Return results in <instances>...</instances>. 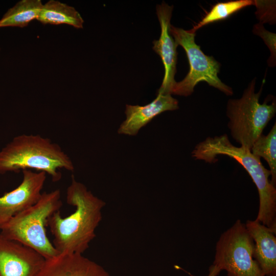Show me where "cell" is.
Here are the masks:
<instances>
[{
	"mask_svg": "<svg viewBox=\"0 0 276 276\" xmlns=\"http://www.w3.org/2000/svg\"><path fill=\"white\" fill-rule=\"evenodd\" d=\"M251 153L263 157L267 162L271 172V182L276 185V125L272 127L267 135L262 134L254 143Z\"/></svg>",
	"mask_w": 276,
	"mask_h": 276,
	"instance_id": "2e32d148",
	"label": "cell"
},
{
	"mask_svg": "<svg viewBox=\"0 0 276 276\" xmlns=\"http://www.w3.org/2000/svg\"><path fill=\"white\" fill-rule=\"evenodd\" d=\"M22 172L20 183L0 197V225L35 204L41 196L47 174L31 170Z\"/></svg>",
	"mask_w": 276,
	"mask_h": 276,
	"instance_id": "ba28073f",
	"label": "cell"
},
{
	"mask_svg": "<svg viewBox=\"0 0 276 276\" xmlns=\"http://www.w3.org/2000/svg\"><path fill=\"white\" fill-rule=\"evenodd\" d=\"M169 32L178 45L185 50L190 65V70L183 80L176 82L171 95L187 97L194 91L198 83L205 81L227 96L233 94L232 88L223 83L218 74L221 64L213 56L204 54L195 41L196 31L186 30L171 25Z\"/></svg>",
	"mask_w": 276,
	"mask_h": 276,
	"instance_id": "8992f818",
	"label": "cell"
},
{
	"mask_svg": "<svg viewBox=\"0 0 276 276\" xmlns=\"http://www.w3.org/2000/svg\"><path fill=\"white\" fill-rule=\"evenodd\" d=\"M245 224L255 243L254 258L265 276H276L275 234L256 220Z\"/></svg>",
	"mask_w": 276,
	"mask_h": 276,
	"instance_id": "4fadbf2b",
	"label": "cell"
},
{
	"mask_svg": "<svg viewBox=\"0 0 276 276\" xmlns=\"http://www.w3.org/2000/svg\"><path fill=\"white\" fill-rule=\"evenodd\" d=\"M255 243L245 224L237 220L220 236L213 265L227 276H265L254 258Z\"/></svg>",
	"mask_w": 276,
	"mask_h": 276,
	"instance_id": "52a82bcc",
	"label": "cell"
},
{
	"mask_svg": "<svg viewBox=\"0 0 276 276\" xmlns=\"http://www.w3.org/2000/svg\"><path fill=\"white\" fill-rule=\"evenodd\" d=\"M62 205L59 189L44 192L35 204L0 225V234L31 248L45 259L56 257L59 253L48 238L45 227L49 218Z\"/></svg>",
	"mask_w": 276,
	"mask_h": 276,
	"instance_id": "277c9868",
	"label": "cell"
},
{
	"mask_svg": "<svg viewBox=\"0 0 276 276\" xmlns=\"http://www.w3.org/2000/svg\"><path fill=\"white\" fill-rule=\"evenodd\" d=\"M66 201L75 207V211L66 217H62L59 211L55 212L49 218L47 226L59 254H83L96 237L95 231L101 221L102 210L106 203L73 175L66 190Z\"/></svg>",
	"mask_w": 276,
	"mask_h": 276,
	"instance_id": "6da1fadb",
	"label": "cell"
},
{
	"mask_svg": "<svg viewBox=\"0 0 276 276\" xmlns=\"http://www.w3.org/2000/svg\"><path fill=\"white\" fill-rule=\"evenodd\" d=\"M36 276H110L108 272L83 254H62L45 259Z\"/></svg>",
	"mask_w": 276,
	"mask_h": 276,
	"instance_id": "8fae6325",
	"label": "cell"
},
{
	"mask_svg": "<svg viewBox=\"0 0 276 276\" xmlns=\"http://www.w3.org/2000/svg\"><path fill=\"white\" fill-rule=\"evenodd\" d=\"M37 20L44 25L65 24L77 29L83 28L84 23L74 7L56 0H50L43 4Z\"/></svg>",
	"mask_w": 276,
	"mask_h": 276,
	"instance_id": "5bb4252c",
	"label": "cell"
},
{
	"mask_svg": "<svg viewBox=\"0 0 276 276\" xmlns=\"http://www.w3.org/2000/svg\"><path fill=\"white\" fill-rule=\"evenodd\" d=\"M43 4L41 0H21L9 9L0 19V28H24L37 19Z\"/></svg>",
	"mask_w": 276,
	"mask_h": 276,
	"instance_id": "9a60e30c",
	"label": "cell"
},
{
	"mask_svg": "<svg viewBox=\"0 0 276 276\" xmlns=\"http://www.w3.org/2000/svg\"><path fill=\"white\" fill-rule=\"evenodd\" d=\"M254 5V0H236L218 3L192 28L196 31L208 24L227 18L240 10Z\"/></svg>",
	"mask_w": 276,
	"mask_h": 276,
	"instance_id": "e0dca14e",
	"label": "cell"
},
{
	"mask_svg": "<svg viewBox=\"0 0 276 276\" xmlns=\"http://www.w3.org/2000/svg\"><path fill=\"white\" fill-rule=\"evenodd\" d=\"M192 156L196 159L212 163L218 155H227L241 164L250 176L259 195V208L256 221L276 233V188L269 180L270 171L265 168L260 157L243 146L236 147L226 134L208 137L195 147Z\"/></svg>",
	"mask_w": 276,
	"mask_h": 276,
	"instance_id": "7a4b0ae2",
	"label": "cell"
},
{
	"mask_svg": "<svg viewBox=\"0 0 276 276\" xmlns=\"http://www.w3.org/2000/svg\"><path fill=\"white\" fill-rule=\"evenodd\" d=\"M61 169L74 170L70 157L59 145L39 134L17 135L0 150V174L35 170L57 182Z\"/></svg>",
	"mask_w": 276,
	"mask_h": 276,
	"instance_id": "3957f363",
	"label": "cell"
},
{
	"mask_svg": "<svg viewBox=\"0 0 276 276\" xmlns=\"http://www.w3.org/2000/svg\"><path fill=\"white\" fill-rule=\"evenodd\" d=\"M253 33L260 36L269 48L270 56L268 58L267 63L270 67H273L276 63V35L269 32L264 27L263 24L259 22L254 26Z\"/></svg>",
	"mask_w": 276,
	"mask_h": 276,
	"instance_id": "d6986e66",
	"label": "cell"
},
{
	"mask_svg": "<svg viewBox=\"0 0 276 276\" xmlns=\"http://www.w3.org/2000/svg\"><path fill=\"white\" fill-rule=\"evenodd\" d=\"M45 260L35 250L0 234V276H36Z\"/></svg>",
	"mask_w": 276,
	"mask_h": 276,
	"instance_id": "9c48e42d",
	"label": "cell"
},
{
	"mask_svg": "<svg viewBox=\"0 0 276 276\" xmlns=\"http://www.w3.org/2000/svg\"><path fill=\"white\" fill-rule=\"evenodd\" d=\"M156 9L161 31L159 38L153 41V50L160 56L165 68L164 77L157 94L171 95L176 82V49L178 46L169 32L173 6L163 2L156 6Z\"/></svg>",
	"mask_w": 276,
	"mask_h": 276,
	"instance_id": "30bf717a",
	"label": "cell"
},
{
	"mask_svg": "<svg viewBox=\"0 0 276 276\" xmlns=\"http://www.w3.org/2000/svg\"><path fill=\"white\" fill-rule=\"evenodd\" d=\"M254 5L257 8L255 14L259 22L275 23V1L254 0Z\"/></svg>",
	"mask_w": 276,
	"mask_h": 276,
	"instance_id": "ac0fdd59",
	"label": "cell"
},
{
	"mask_svg": "<svg viewBox=\"0 0 276 276\" xmlns=\"http://www.w3.org/2000/svg\"><path fill=\"white\" fill-rule=\"evenodd\" d=\"M265 81L264 79L256 93V79L252 80L241 98L229 99L227 104L228 126L232 137L241 146L250 150L276 112L275 99L270 104L267 98L262 104L259 102Z\"/></svg>",
	"mask_w": 276,
	"mask_h": 276,
	"instance_id": "5b68a950",
	"label": "cell"
},
{
	"mask_svg": "<svg viewBox=\"0 0 276 276\" xmlns=\"http://www.w3.org/2000/svg\"><path fill=\"white\" fill-rule=\"evenodd\" d=\"M178 102L170 94H157L151 103L144 106L126 105V120L120 125L118 133L135 135L139 130L161 113L178 109Z\"/></svg>",
	"mask_w": 276,
	"mask_h": 276,
	"instance_id": "7c38bea8",
	"label": "cell"
},
{
	"mask_svg": "<svg viewBox=\"0 0 276 276\" xmlns=\"http://www.w3.org/2000/svg\"><path fill=\"white\" fill-rule=\"evenodd\" d=\"M221 270L216 266L212 265L209 269V274L207 276H217ZM190 276H196L190 273H188Z\"/></svg>",
	"mask_w": 276,
	"mask_h": 276,
	"instance_id": "ffe728a7",
	"label": "cell"
}]
</instances>
